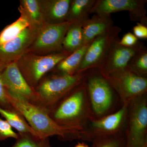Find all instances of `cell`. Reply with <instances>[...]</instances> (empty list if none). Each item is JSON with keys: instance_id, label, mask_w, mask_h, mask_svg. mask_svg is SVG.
I'll use <instances>...</instances> for the list:
<instances>
[{"instance_id": "1", "label": "cell", "mask_w": 147, "mask_h": 147, "mask_svg": "<svg viewBox=\"0 0 147 147\" xmlns=\"http://www.w3.org/2000/svg\"><path fill=\"white\" fill-rule=\"evenodd\" d=\"M6 91L11 107L22 115L40 139L56 136L61 141L81 140L79 129L59 125L39 106L29 102L20 95Z\"/></svg>"}, {"instance_id": "2", "label": "cell", "mask_w": 147, "mask_h": 147, "mask_svg": "<svg viewBox=\"0 0 147 147\" xmlns=\"http://www.w3.org/2000/svg\"><path fill=\"white\" fill-rule=\"evenodd\" d=\"M85 82L71 90L47 112L58 124L81 130L92 118Z\"/></svg>"}, {"instance_id": "3", "label": "cell", "mask_w": 147, "mask_h": 147, "mask_svg": "<svg viewBox=\"0 0 147 147\" xmlns=\"http://www.w3.org/2000/svg\"><path fill=\"white\" fill-rule=\"evenodd\" d=\"M92 69L73 75L51 72L45 75L34 88L36 99L34 104L47 113L71 90L84 83Z\"/></svg>"}, {"instance_id": "4", "label": "cell", "mask_w": 147, "mask_h": 147, "mask_svg": "<svg viewBox=\"0 0 147 147\" xmlns=\"http://www.w3.org/2000/svg\"><path fill=\"white\" fill-rule=\"evenodd\" d=\"M85 83L93 118L115 113L123 105L115 90L98 69H93Z\"/></svg>"}, {"instance_id": "5", "label": "cell", "mask_w": 147, "mask_h": 147, "mask_svg": "<svg viewBox=\"0 0 147 147\" xmlns=\"http://www.w3.org/2000/svg\"><path fill=\"white\" fill-rule=\"evenodd\" d=\"M70 54L64 50L46 55L26 52L16 62L27 83L34 88L47 73Z\"/></svg>"}, {"instance_id": "6", "label": "cell", "mask_w": 147, "mask_h": 147, "mask_svg": "<svg viewBox=\"0 0 147 147\" xmlns=\"http://www.w3.org/2000/svg\"><path fill=\"white\" fill-rule=\"evenodd\" d=\"M128 104H123L118 110L108 115L91 119L80 130L81 140L92 143L100 138L125 134Z\"/></svg>"}, {"instance_id": "7", "label": "cell", "mask_w": 147, "mask_h": 147, "mask_svg": "<svg viewBox=\"0 0 147 147\" xmlns=\"http://www.w3.org/2000/svg\"><path fill=\"white\" fill-rule=\"evenodd\" d=\"M126 147H147V93L129 103Z\"/></svg>"}, {"instance_id": "8", "label": "cell", "mask_w": 147, "mask_h": 147, "mask_svg": "<svg viewBox=\"0 0 147 147\" xmlns=\"http://www.w3.org/2000/svg\"><path fill=\"white\" fill-rule=\"evenodd\" d=\"M104 77L115 90L122 104L129 103L147 93V77L138 75L127 67Z\"/></svg>"}, {"instance_id": "9", "label": "cell", "mask_w": 147, "mask_h": 147, "mask_svg": "<svg viewBox=\"0 0 147 147\" xmlns=\"http://www.w3.org/2000/svg\"><path fill=\"white\" fill-rule=\"evenodd\" d=\"M73 22L45 23L40 27L35 39L27 52L39 55H50L63 51V43L67 30Z\"/></svg>"}, {"instance_id": "10", "label": "cell", "mask_w": 147, "mask_h": 147, "mask_svg": "<svg viewBox=\"0 0 147 147\" xmlns=\"http://www.w3.org/2000/svg\"><path fill=\"white\" fill-rule=\"evenodd\" d=\"M121 31L120 28L114 26L105 33L94 38L87 48L77 73L94 69H98Z\"/></svg>"}, {"instance_id": "11", "label": "cell", "mask_w": 147, "mask_h": 147, "mask_svg": "<svg viewBox=\"0 0 147 147\" xmlns=\"http://www.w3.org/2000/svg\"><path fill=\"white\" fill-rule=\"evenodd\" d=\"M146 0H96L91 13L111 14L127 11L130 21L147 26Z\"/></svg>"}, {"instance_id": "12", "label": "cell", "mask_w": 147, "mask_h": 147, "mask_svg": "<svg viewBox=\"0 0 147 147\" xmlns=\"http://www.w3.org/2000/svg\"><path fill=\"white\" fill-rule=\"evenodd\" d=\"M117 38L113 41L105 59L98 69L104 77L126 68L136 53L146 48L144 43L139 41L132 47H125L119 43Z\"/></svg>"}, {"instance_id": "13", "label": "cell", "mask_w": 147, "mask_h": 147, "mask_svg": "<svg viewBox=\"0 0 147 147\" xmlns=\"http://www.w3.org/2000/svg\"><path fill=\"white\" fill-rule=\"evenodd\" d=\"M40 28L29 26L13 39L0 45V62L6 65L18 60L27 52Z\"/></svg>"}, {"instance_id": "14", "label": "cell", "mask_w": 147, "mask_h": 147, "mask_svg": "<svg viewBox=\"0 0 147 147\" xmlns=\"http://www.w3.org/2000/svg\"><path fill=\"white\" fill-rule=\"evenodd\" d=\"M2 79L6 89L20 95L33 104L34 103V88L27 83L16 62L6 65L2 74Z\"/></svg>"}, {"instance_id": "15", "label": "cell", "mask_w": 147, "mask_h": 147, "mask_svg": "<svg viewBox=\"0 0 147 147\" xmlns=\"http://www.w3.org/2000/svg\"><path fill=\"white\" fill-rule=\"evenodd\" d=\"M71 0H39L45 23L61 24L67 21Z\"/></svg>"}, {"instance_id": "16", "label": "cell", "mask_w": 147, "mask_h": 147, "mask_svg": "<svg viewBox=\"0 0 147 147\" xmlns=\"http://www.w3.org/2000/svg\"><path fill=\"white\" fill-rule=\"evenodd\" d=\"M114 24L111 14L94 13L82 25L84 45L108 32Z\"/></svg>"}, {"instance_id": "17", "label": "cell", "mask_w": 147, "mask_h": 147, "mask_svg": "<svg viewBox=\"0 0 147 147\" xmlns=\"http://www.w3.org/2000/svg\"><path fill=\"white\" fill-rule=\"evenodd\" d=\"M18 10L30 26L40 28L45 23L39 0H21Z\"/></svg>"}, {"instance_id": "18", "label": "cell", "mask_w": 147, "mask_h": 147, "mask_svg": "<svg viewBox=\"0 0 147 147\" xmlns=\"http://www.w3.org/2000/svg\"><path fill=\"white\" fill-rule=\"evenodd\" d=\"M90 42L82 45L61 61L51 71V73L68 75H73L77 73L79 65Z\"/></svg>"}, {"instance_id": "19", "label": "cell", "mask_w": 147, "mask_h": 147, "mask_svg": "<svg viewBox=\"0 0 147 147\" xmlns=\"http://www.w3.org/2000/svg\"><path fill=\"white\" fill-rule=\"evenodd\" d=\"M96 0H71L67 21L83 25L90 18L89 15Z\"/></svg>"}, {"instance_id": "20", "label": "cell", "mask_w": 147, "mask_h": 147, "mask_svg": "<svg viewBox=\"0 0 147 147\" xmlns=\"http://www.w3.org/2000/svg\"><path fill=\"white\" fill-rule=\"evenodd\" d=\"M0 114L11 127L18 131V133L30 134L40 139L37 133L33 129L18 111L15 110H7L0 107Z\"/></svg>"}, {"instance_id": "21", "label": "cell", "mask_w": 147, "mask_h": 147, "mask_svg": "<svg viewBox=\"0 0 147 147\" xmlns=\"http://www.w3.org/2000/svg\"><path fill=\"white\" fill-rule=\"evenodd\" d=\"M82 24L73 23L66 34L63 43V50L71 53L84 45Z\"/></svg>"}, {"instance_id": "22", "label": "cell", "mask_w": 147, "mask_h": 147, "mask_svg": "<svg viewBox=\"0 0 147 147\" xmlns=\"http://www.w3.org/2000/svg\"><path fill=\"white\" fill-rule=\"evenodd\" d=\"M29 26L26 19L20 16L15 22L6 26L0 32V45L13 39Z\"/></svg>"}, {"instance_id": "23", "label": "cell", "mask_w": 147, "mask_h": 147, "mask_svg": "<svg viewBox=\"0 0 147 147\" xmlns=\"http://www.w3.org/2000/svg\"><path fill=\"white\" fill-rule=\"evenodd\" d=\"M127 67L140 76L147 77V48L136 53L129 61Z\"/></svg>"}, {"instance_id": "24", "label": "cell", "mask_w": 147, "mask_h": 147, "mask_svg": "<svg viewBox=\"0 0 147 147\" xmlns=\"http://www.w3.org/2000/svg\"><path fill=\"white\" fill-rule=\"evenodd\" d=\"M92 143L90 147H126L127 140L125 134H123L100 138Z\"/></svg>"}, {"instance_id": "25", "label": "cell", "mask_w": 147, "mask_h": 147, "mask_svg": "<svg viewBox=\"0 0 147 147\" xmlns=\"http://www.w3.org/2000/svg\"><path fill=\"white\" fill-rule=\"evenodd\" d=\"M18 134L16 143L11 147H42V139H37L30 134Z\"/></svg>"}, {"instance_id": "26", "label": "cell", "mask_w": 147, "mask_h": 147, "mask_svg": "<svg viewBox=\"0 0 147 147\" xmlns=\"http://www.w3.org/2000/svg\"><path fill=\"white\" fill-rule=\"evenodd\" d=\"M6 65L0 62V107L7 110H13L9 100L8 95L2 79V74Z\"/></svg>"}, {"instance_id": "27", "label": "cell", "mask_w": 147, "mask_h": 147, "mask_svg": "<svg viewBox=\"0 0 147 147\" xmlns=\"http://www.w3.org/2000/svg\"><path fill=\"white\" fill-rule=\"evenodd\" d=\"M18 134L14 132L12 127L6 121L0 118V141L9 138L17 139Z\"/></svg>"}, {"instance_id": "28", "label": "cell", "mask_w": 147, "mask_h": 147, "mask_svg": "<svg viewBox=\"0 0 147 147\" xmlns=\"http://www.w3.org/2000/svg\"><path fill=\"white\" fill-rule=\"evenodd\" d=\"M138 42V38L130 32L127 33L121 39L119 40V43L125 47H132L136 45Z\"/></svg>"}, {"instance_id": "29", "label": "cell", "mask_w": 147, "mask_h": 147, "mask_svg": "<svg viewBox=\"0 0 147 147\" xmlns=\"http://www.w3.org/2000/svg\"><path fill=\"white\" fill-rule=\"evenodd\" d=\"M133 34L138 39H147V26L139 23L133 28Z\"/></svg>"}, {"instance_id": "30", "label": "cell", "mask_w": 147, "mask_h": 147, "mask_svg": "<svg viewBox=\"0 0 147 147\" xmlns=\"http://www.w3.org/2000/svg\"><path fill=\"white\" fill-rule=\"evenodd\" d=\"M41 144L42 147H52L50 145L49 138L42 139Z\"/></svg>"}, {"instance_id": "31", "label": "cell", "mask_w": 147, "mask_h": 147, "mask_svg": "<svg viewBox=\"0 0 147 147\" xmlns=\"http://www.w3.org/2000/svg\"><path fill=\"white\" fill-rule=\"evenodd\" d=\"M74 147H90L88 146L87 144L86 143H84V142H82V143H80L79 142L78 144H77Z\"/></svg>"}]
</instances>
